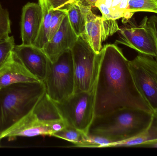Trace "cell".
Returning a JSON list of instances; mask_svg holds the SVG:
<instances>
[{
  "instance_id": "25",
  "label": "cell",
  "mask_w": 157,
  "mask_h": 156,
  "mask_svg": "<svg viewBox=\"0 0 157 156\" xmlns=\"http://www.w3.org/2000/svg\"><path fill=\"white\" fill-rule=\"evenodd\" d=\"M53 10H67L78 0H48Z\"/></svg>"
},
{
  "instance_id": "18",
  "label": "cell",
  "mask_w": 157,
  "mask_h": 156,
  "mask_svg": "<svg viewBox=\"0 0 157 156\" xmlns=\"http://www.w3.org/2000/svg\"><path fill=\"white\" fill-rule=\"evenodd\" d=\"M90 8L76 2L66 11L71 26L78 37L85 34L86 14Z\"/></svg>"
},
{
  "instance_id": "10",
  "label": "cell",
  "mask_w": 157,
  "mask_h": 156,
  "mask_svg": "<svg viewBox=\"0 0 157 156\" xmlns=\"http://www.w3.org/2000/svg\"><path fill=\"white\" fill-rule=\"evenodd\" d=\"M120 29L116 20L104 19L88 9L86 14V29L84 34L89 44L96 53H99L102 43Z\"/></svg>"
},
{
  "instance_id": "5",
  "label": "cell",
  "mask_w": 157,
  "mask_h": 156,
  "mask_svg": "<svg viewBox=\"0 0 157 156\" xmlns=\"http://www.w3.org/2000/svg\"><path fill=\"white\" fill-rule=\"evenodd\" d=\"M43 83L46 93L55 102H61L74 94L75 78L71 49L63 53L55 62H50Z\"/></svg>"
},
{
  "instance_id": "9",
  "label": "cell",
  "mask_w": 157,
  "mask_h": 156,
  "mask_svg": "<svg viewBox=\"0 0 157 156\" xmlns=\"http://www.w3.org/2000/svg\"><path fill=\"white\" fill-rule=\"evenodd\" d=\"M14 56L34 78L43 82L51 61L42 49L34 45L15 46Z\"/></svg>"
},
{
  "instance_id": "7",
  "label": "cell",
  "mask_w": 157,
  "mask_h": 156,
  "mask_svg": "<svg viewBox=\"0 0 157 156\" xmlns=\"http://www.w3.org/2000/svg\"><path fill=\"white\" fill-rule=\"evenodd\" d=\"M136 86L153 112L157 111V62L154 57L139 54L129 60Z\"/></svg>"
},
{
  "instance_id": "30",
  "label": "cell",
  "mask_w": 157,
  "mask_h": 156,
  "mask_svg": "<svg viewBox=\"0 0 157 156\" xmlns=\"http://www.w3.org/2000/svg\"><path fill=\"white\" fill-rule=\"evenodd\" d=\"M98 0H78L77 2L80 5L92 8L95 6V4Z\"/></svg>"
},
{
  "instance_id": "32",
  "label": "cell",
  "mask_w": 157,
  "mask_h": 156,
  "mask_svg": "<svg viewBox=\"0 0 157 156\" xmlns=\"http://www.w3.org/2000/svg\"><path fill=\"white\" fill-rule=\"evenodd\" d=\"M138 147H146V148H157V141L145 143L139 146Z\"/></svg>"
},
{
  "instance_id": "1",
  "label": "cell",
  "mask_w": 157,
  "mask_h": 156,
  "mask_svg": "<svg viewBox=\"0 0 157 156\" xmlns=\"http://www.w3.org/2000/svg\"><path fill=\"white\" fill-rule=\"evenodd\" d=\"M101 54L94 88L95 116L126 107L153 113L136 86L129 60L121 49L115 44H108L102 48Z\"/></svg>"
},
{
  "instance_id": "21",
  "label": "cell",
  "mask_w": 157,
  "mask_h": 156,
  "mask_svg": "<svg viewBox=\"0 0 157 156\" xmlns=\"http://www.w3.org/2000/svg\"><path fill=\"white\" fill-rule=\"evenodd\" d=\"M15 46V40L13 36L0 40V69L13 56Z\"/></svg>"
},
{
  "instance_id": "8",
  "label": "cell",
  "mask_w": 157,
  "mask_h": 156,
  "mask_svg": "<svg viewBox=\"0 0 157 156\" xmlns=\"http://www.w3.org/2000/svg\"><path fill=\"white\" fill-rule=\"evenodd\" d=\"M145 16L139 24L134 18L124 24L119 29V38L116 44L124 45L140 54L155 57L157 56L156 40Z\"/></svg>"
},
{
  "instance_id": "17",
  "label": "cell",
  "mask_w": 157,
  "mask_h": 156,
  "mask_svg": "<svg viewBox=\"0 0 157 156\" xmlns=\"http://www.w3.org/2000/svg\"><path fill=\"white\" fill-rule=\"evenodd\" d=\"M39 3L42 9V21L38 36L34 45L43 49L48 41L51 21L54 10L48 0H39Z\"/></svg>"
},
{
  "instance_id": "4",
  "label": "cell",
  "mask_w": 157,
  "mask_h": 156,
  "mask_svg": "<svg viewBox=\"0 0 157 156\" xmlns=\"http://www.w3.org/2000/svg\"><path fill=\"white\" fill-rule=\"evenodd\" d=\"M75 78V92L94 90L100 62L101 52L96 53L85 35L78 37L71 49Z\"/></svg>"
},
{
  "instance_id": "27",
  "label": "cell",
  "mask_w": 157,
  "mask_h": 156,
  "mask_svg": "<svg viewBox=\"0 0 157 156\" xmlns=\"http://www.w3.org/2000/svg\"><path fill=\"white\" fill-rule=\"evenodd\" d=\"M49 125L53 134L54 133L61 131L66 127L68 125L64 120H62L51 123L49 124Z\"/></svg>"
},
{
  "instance_id": "16",
  "label": "cell",
  "mask_w": 157,
  "mask_h": 156,
  "mask_svg": "<svg viewBox=\"0 0 157 156\" xmlns=\"http://www.w3.org/2000/svg\"><path fill=\"white\" fill-rule=\"evenodd\" d=\"M155 141H157V111L153 112L151 123L145 132L132 139L113 144L110 147H138L142 144Z\"/></svg>"
},
{
  "instance_id": "20",
  "label": "cell",
  "mask_w": 157,
  "mask_h": 156,
  "mask_svg": "<svg viewBox=\"0 0 157 156\" xmlns=\"http://www.w3.org/2000/svg\"><path fill=\"white\" fill-rule=\"evenodd\" d=\"M126 10L134 13L145 12L157 14V0H129Z\"/></svg>"
},
{
  "instance_id": "3",
  "label": "cell",
  "mask_w": 157,
  "mask_h": 156,
  "mask_svg": "<svg viewBox=\"0 0 157 156\" xmlns=\"http://www.w3.org/2000/svg\"><path fill=\"white\" fill-rule=\"evenodd\" d=\"M46 93L43 82L15 83L0 89V135L30 114Z\"/></svg>"
},
{
  "instance_id": "14",
  "label": "cell",
  "mask_w": 157,
  "mask_h": 156,
  "mask_svg": "<svg viewBox=\"0 0 157 156\" xmlns=\"http://www.w3.org/2000/svg\"><path fill=\"white\" fill-rule=\"evenodd\" d=\"M38 82L40 81L29 72L13 53L11 59L0 69V89L15 83Z\"/></svg>"
},
{
  "instance_id": "23",
  "label": "cell",
  "mask_w": 157,
  "mask_h": 156,
  "mask_svg": "<svg viewBox=\"0 0 157 156\" xmlns=\"http://www.w3.org/2000/svg\"><path fill=\"white\" fill-rule=\"evenodd\" d=\"M11 33V20L9 13L0 3V40L9 36Z\"/></svg>"
},
{
  "instance_id": "15",
  "label": "cell",
  "mask_w": 157,
  "mask_h": 156,
  "mask_svg": "<svg viewBox=\"0 0 157 156\" xmlns=\"http://www.w3.org/2000/svg\"><path fill=\"white\" fill-rule=\"evenodd\" d=\"M32 114L39 122L47 124L63 120L55 103L46 93L36 104Z\"/></svg>"
},
{
  "instance_id": "31",
  "label": "cell",
  "mask_w": 157,
  "mask_h": 156,
  "mask_svg": "<svg viewBox=\"0 0 157 156\" xmlns=\"http://www.w3.org/2000/svg\"><path fill=\"white\" fill-rule=\"evenodd\" d=\"M134 13H132V12H130L128 10H125V11L124 12L123 14L122 17V22L123 24L126 23V22H128L129 20H130L131 18L132 17Z\"/></svg>"
},
{
  "instance_id": "24",
  "label": "cell",
  "mask_w": 157,
  "mask_h": 156,
  "mask_svg": "<svg viewBox=\"0 0 157 156\" xmlns=\"http://www.w3.org/2000/svg\"><path fill=\"white\" fill-rule=\"evenodd\" d=\"M66 14L67 12L65 10H56L53 11L50 26L48 41L51 39L54 34L59 30Z\"/></svg>"
},
{
  "instance_id": "2",
  "label": "cell",
  "mask_w": 157,
  "mask_h": 156,
  "mask_svg": "<svg viewBox=\"0 0 157 156\" xmlns=\"http://www.w3.org/2000/svg\"><path fill=\"white\" fill-rule=\"evenodd\" d=\"M152 117L153 113L144 110L121 108L104 115L95 116L87 134L104 136L113 144L123 142L145 132Z\"/></svg>"
},
{
  "instance_id": "6",
  "label": "cell",
  "mask_w": 157,
  "mask_h": 156,
  "mask_svg": "<svg viewBox=\"0 0 157 156\" xmlns=\"http://www.w3.org/2000/svg\"><path fill=\"white\" fill-rule=\"evenodd\" d=\"M55 103L68 125L87 133L95 117L94 90L75 93L61 102Z\"/></svg>"
},
{
  "instance_id": "12",
  "label": "cell",
  "mask_w": 157,
  "mask_h": 156,
  "mask_svg": "<svg viewBox=\"0 0 157 156\" xmlns=\"http://www.w3.org/2000/svg\"><path fill=\"white\" fill-rule=\"evenodd\" d=\"M42 12L39 3L28 2L22 8L21 37L22 44L34 45L41 26Z\"/></svg>"
},
{
  "instance_id": "28",
  "label": "cell",
  "mask_w": 157,
  "mask_h": 156,
  "mask_svg": "<svg viewBox=\"0 0 157 156\" xmlns=\"http://www.w3.org/2000/svg\"><path fill=\"white\" fill-rule=\"evenodd\" d=\"M148 24L152 28L156 40L157 47V16H152L148 18ZM155 60L157 62V56L155 57Z\"/></svg>"
},
{
  "instance_id": "19",
  "label": "cell",
  "mask_w": 157,
  "mask_h": 156,
  "mask_svg": "<svg viewBox=\"0 0 157 156\" xmlns=\"http://www.w3.org/2000/svg\"><path fill=\"white\" fill-rule=\"evenodd\" d=\"M86 134L78 129L68 125L61 131L54 133L52 136L64 139L73 143L76 147H80L84 143Z\"/></svg>"
},
{
  "instance_id": "29",
  "label": "cell",
  "mask_w": 157,
  "mask_h": 156,
  "mask_svg": "<svg viewBox=\"0 0 157 156\" xmlns=\"http://www.w3.org/2000/svg\"><path fill=\"white\" fill-rule=\"evenodd\" d=\"M128 2L129 0H122L121 3L120 4L118 7L117 13L120 18L122 17L123 14L125 10L127 9L128 5Z\"/></svg>"
},
{
  "instance_id": "22",
  "label": "cell",
  "mask_w": 157,
  "mask_h": 156,
  "mask_svg": "<svg viewBox=\"0 0 157 156\" xmlns=\"http://www.w3.org/2000/svg\"><path fill=\"white\" fill-rule=\"evenodd\" d=\"M112 144L113 142L104 136L87 133L85 136L84 143L80 147H110Z\"/></svg>"
},
{
  "instance_id": "26",
  "label": "cell",
  "mask_w": 157,
  "mask_h": 156,
  "mask_svg": "<svg viewBox=\"0 0 157 156\" xmlns=\"http://www.w3.org/2000/svg\"><path fill=\"white\" fill-rule=\"evenodd\" d=\"M95 6L99 9L101 13L102 14L101 16L102 18L104 19H112L111 15L110 9L105 5L103 0H98L95 4Z\"/></svg>"
},
{
  "instance_id": "33",
  "label": "cell",
  "mask_w": 157,
  "mask_h": 156,
  "mask_svg": "<svg viewBox=\"0 0 157 156\" xmlns=\"http://www.w3.org/2000/svg\"><path fill=\"white\" fill-rule=\"evenodd\" d=\"M0 147H1V146H0Z\"/></svg>"
},
{
  "instance_id": "11",
  "label": "cell",
  "mask_w": 157,
  "mask_h": 156,
  "mask_svg": "<svg viewBox=\"0 0 157 156\" xmlns=\"http://www.w3.org/2000/svg\"><path fill=\"white\" fill-rule=\"evenodd\" d=\"M71 26L67 14L63 18L59 30L43 47L51 62H55L63 53L71 49L78 39Z\"/></svg>"
},
{
  "instance_id": "13",
  "label": "cell",
  "mask_w": 157,
  "mask_h": 156,
  "mask_svg": "<svg viewBox=\"0 0 157 156\" xmlns=\"http://www.w3.org/2000/svg\"><path fill=\"white\" fill-rule=\"evenodd\" d=\"M52 132L49 124L39 122L32 112L0 135L3 138L14 140L17 137H33L38 136H52Z\"/></svg>"
}]
</instances>
